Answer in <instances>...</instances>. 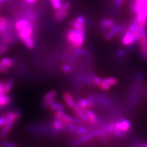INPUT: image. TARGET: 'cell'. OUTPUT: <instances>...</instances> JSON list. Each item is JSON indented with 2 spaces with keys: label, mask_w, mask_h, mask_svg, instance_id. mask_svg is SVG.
I'll list each match as a JSON object with an SVG mask.
<instances>
[{
  "label": "cell",
  "mask_w": 147,
  "mask_h": 147,
  "mask_svg": "<svg viewBox=\"0 0 147 147\" xmlns=\"http://www.w3.org/2000/svg\"><path fill=\"white\" fill-rule=\"evenodd\" d=\"M115 123H110L107 126V132L108 134H113L115 130Z\"/></svg>",
  "instance_id": "28"
},
{
  "label": "cell",
  "mask_w": 147,
  "mask_h": 147,
  "mask_svg": "<svg viewBox=\"0 0 147 147\" xmlns=\"http://www.w3.org/2000/svg\"><path fill=\"white\" fill-rule=\"evenodd\" d=\"M17 35L18 38L20 40L25 38H27V37H35V25H33L19 31L17 33Z\"/></svg>",
  "instance_id": "5"
},
{
  "label": "cell",
  "mask_w": 147,
  "mask_h": 147,
  "mask_svg": "<svg viewBox=\"0 0 147 147\" xmlns=\"http://www.w3.org/2000/svg\"><path fill=\"white\" fill-rule=\"evenodd\" d=\"M73 112L76 115L77 117L80 118L83 121L88 122V118L87 117L86 113L85 112V110L73 109Z\"/></svg>",
  "instance_id": "19"
},
{
  "label": "cell",
  "mask_w": 147,
  "mask_h": 147,
  "mask_svg": "<svg viewBox=\"0 0 147 147\" xmlns=\"http://www.w3.org/2000/svg\"><path fill=\"white\" fill-rule=\"evenodd\" d=\"M61 71L64 73H69L72 71V67L67 64H64L61 66Z\"/></svg>",
  "instance_id": "31"
},
{
  "label": "cell",
  "mask_w": 147,
  "mask_h": 147,
  "mask_svg": "<svg viewBox=\"0 0 147 147\" xmlns=\"http://www.w3.org/2000/svg\"><path fill=\"white\" fill-rule=\"evenodd\" d=\"M12 98L10 96L5 93H0V106L4 107L11 103Z\"/></svg>",
  "instance_id": "15"
},
{
  "label": "cell",
  "mask_w": 147,
  "mask_h": 147,
  "mask_svg": "<svg viewBox=\"0 0 147 147\" xmlns=\"http://www.w3.org/2000/svg\"><path fill=\"white\" fill-rule=\"evenodd\" d=\"M145 52L147 55V42H146V47H145Z\"/></svg>",
  "instance_id": "43"
},
{
  "label": "cell",
  "mask_w": 147,
  "mask_h": 147,
  "mask_svg": "<svg viewBox=\"0 0 147 147\" xmlns=\"http://www.w3.org/2000/svg\"><path fill=\"white\" fill-rule=\"evenodd\" d=\"M125 28L123 25H115L113 28L110 30L107 33L105 34L104 38L106 40H110L112 39L115 37L121 34Z\"/></svg>",
  "instance_id": "6"
},
{
  "label": "cell",
  "mask_w": 147,
  "mask_h": 147,
  "mask_svg": "<svg viewBox=\"0 0 147 147\" xmlns=\"http://www.w3.org/2000/svg\"><path fill=\"white\" fill-rule=\"evenodd\" d=\"M57 91L55 90H51L48 91L47 93H46L43 97V100H49L55 98V97L57 96Z\"/></svg>",
  "instance_id": "22"
},
{
  "label": "cell",
  "mask_w": 147,
  "mask_h": 147,
  "mask_svg": "<svg viewBox=\"0 0 147 147\" xmlns=\"http://www.w3.org/2000/svg\"><path fill=\"white\" fill-rule=\"evenodd\" d=\"M115 23L110 18H103L100 22V30L102 33H107L115 26Z\"/></svg>",
  "instance_id": "7"
},
{
  "label": "cell",
  "mask_w": 147,
  "mask_h": 147,
  "mask_svg": "<svg viewBox=\"0 0 147 147\" xmlns=\"http://www.w3.org/2000/svg\"><path fill=\"white\" fill-rule=\"evenodd\" d=\"M125 0H115L114 1V8L115 9H118L121 6L123 2Z\"/></svg>",
  "instance_id": "37"
},
{
  "label": "cell",
  "mask_w": 147,
  "mask_h": 147,
  "mask_svg": "<svg viewBox=\"0 0 147 147\" xmlns=\"http://www.w3.org/2000/svg\"><path fill=\"white\" fill-rule=\"evenodd\" d=\"M4 82H3L2 81H0V93H4Z\"/></svg>",
  "instance_id": "41"
},
{
  "label": "cell",
  "mask_w": 147,
  "mask_h": 147,
  "mask_svg": "<svg viewBox=\"0 0 147 147\" xmlns=\"http://www.w3.org/2000/svg\"><path fill=\"white\" fill-rule=\"evenodd\" d=\"M140 38V32L139 30L136 33H133L127 29L125 33L122 34L121 38V44L127 47H132L137 42H139Z\"/></svg>",
  "instance_id": "2"
},
{
  "label": "cell",
  "mask_w": 147,
  "mask_h": 147,
  "mask_svg": "<svg viewBox=\"0 0 147 147\" xmlns=\"http://www.w3.org/2000/svg\"><path fill=\"white\" fill-rule=\"evenodd\" d=\"M102 80L104 81L105 82H106L107 84L110 85V86H114L118 84V80L115 77H105L104 79H102Z\"/></svg>",
  "instance_id": "23"
},
{
  "label": "cell",
  "mask_w": 147,
  "mask_h": 147,
  "mask_svg": "<svg viewBox=\"0 0 147 147\" xmlns=\"http://www.w3.org/2000/svg\"><path fill=\"white\" fill-rule=\"evenodd\" d=\"M9 68L0 62V72L4 74H6L9 73Z\"/></svg>",
  "instance_id": "32"
},
{
  "label": "cell",
  "mask_w": 147,
  "mask_h": 147,
  "mask_svg": "<svg viewBox=\"0 0 147 147\" xmlns=\"http://www.w3.org/2000/svg\"><path fill=\"white\" fill-rule=\"evenodd\" d=\"M79 104L84 109H86V108H88V102H87V99L85 98L81 99L79 101Z\"/></svg>",
  "instance_id": "33"
},
{
  "label": "cell",
  "mask_w": 147,
  "mask_h": 147,
  "mask_svg": "<svg viewBox=\"0 0 147 147\" xmlns=\"http://www.w3.org/2000/svg\"><path fill=\"white\" fill-rule=\"evenodd\" d=\"M15 123H13L7 122L6 125L3 127L0 130V137L1 138L6 137L9 134V133L11 131Z\"/></svg>",
  "instance_id": "13"
},
{
  "label": "cell",
  "mask_w": 147,
  "mask_h": 147,
  "mask_svg": "<svg viewBox=\"0 0 147 147\" xmlns=\"http://www.w3.org/2000/svg\"><path fill=\"white\" fill-rule=\"evenodd\" d=\"M63 99L65 102L67 106L69 109H73L75 106L76 102L75 100H74L70 92L69 91H65L63 94Z\"/></svg>",
  "instance_id": "10"
},
{
  "label": "cell",
  "mask_w": 147,
  "mask_h": 147,
  "mask_svg": "<svg viewBox=\"0 0 147 147\" xmlns=\"http://www.w3.org/2000/svg\"><path fill=\"white\" fill-rule=\"evenodd\" d=\"M115 129L127 134L128 131L131 129V123L128 119H121V120L115 123Z\"/></svg>",
  "instance_id": "8"
},
{
  "label": "cell",
  "mask_w": 147,
  "mask_h": 147,
  "mask_svg": "<svg viewBox=\"0 0 147 147\" xmlns=\"http://www.w3.org/2000/svg\"><path fill=\"white\" fill-rule=\"evenodd\" d=\"M55 102V99H49V100H43L42 102V106L44 108L46 107H49L50 105H51L53 103Z\"/></svg>",
  "instance_id": "27"
},
{
  "label": "cell",
  "mask_w": 147,
  "mask_h": 147,
  "mask_svg": "<svg viewBox=\"0 0 147 147\" xmlns=\"http://www.w3.org/2000/svg\"><path fill=\"white\" fill-rule=\"evenodd\" d=\"M1 3H3V2H2V0H0V4H1Z\"/></svg>",
  "instance_id": "44"
},
{
  "label": "cell",
  "mask_w": 147,
  "mask_h": 147,
  "mask_svg": "<svg viewBox=\"0 0 147 147\" xmlns=\"http://www.w3.org/2000/svg\"><path fill=\"white\" fill-rule=\"evenodd\" d=\"M70 26H72L73 28H75L76 30H85V25L80 24V23L76 22V20L74 21H70L69 23Z\"/></svg>",
  "instance_id": "21"
},
{
  "label": "cell",
  "mask_w": 147,
  "mask_h": 147,
  "mask_svg": "<svg viewBox=\"0 0 147 147\" xmlns=\"http://www.w3.org/2000/svg\"><path fill=\"white\" fill-rule=\"evenodd\" d=\"M34 25V23L31 22L25 17H18L13 24V28L16 31L18 32L19 31L25 28L28 26Z\"/></svg>",
  "instance_id": "4"
},
{
  "label": "cell",
  "mask_w": 147,
  "mask_h": 147,
  "mask_svg": "<svg viewBox=\"0 0 147 147\" xmlns=\"http://www.w3.org/2000/svg\"><path fill=\"white\" fill-rule=\"evenodd\" d=\"M24 1L28 5H34L38 1V0H24Z\"/></svg>",
  "instance_id": "40"
},
{
  "label": "cell",
  "mask_w": 147,
  "mask_h": 147,
  "mask_svg": "<svg viewBox=\"0 0 147 147\" xmlns=\"http://www.w3.org/2000/svg\"><path fill=\"white\" fill-rule=\"evenodd\" d=\"M52 126L56 131H62L66 127V124L61 119H55L52 121Z\"/></svg>",
  "instance_id": "14"
},
{
  "label": "cell",
  "mask_w": 147,
  "mask_h": 147,
  "mask_svg": "<svg viewBox=\"0 0 147 147\" xmlns=\"http://www.w3.org/2000/svg\"><path fill=\"white\" fill-rule=\"evenodd\" d=\"M70 7V3L69 2L64 3L61 7L55 12V19L57 22H61L68 16V9Z\"/></svg>",
  "instance_id": "3"
},
{
  "label": "cell",
  "mask_w": 147,
  "mask_h": 147,
  "mask_svg": "<svg viewBox=\"0 0 147 147\" xmlns=\"http://www.w3.org/2000/svg\"><path fill=\"white\" fill-rule=\"evenodd\" d=\"M94 137V135L93 134V133L91 132L90 133H88V134H85L81 136L80 137L77 138V139L74 140L72 142V145H79L80 144H82L84 143H85V142H88Z\"/></svg>",
  "instance_id": "9"
},
{
  "label": "cell",
  "mask_w": 147,
  "mask_h": 147,
  "mask_svg": "<svg viewBox=\"0 0 147 147\" xmlns=\"http://www.w3.org/2000/svg\"><path fill=\"white\" fill-rule=\"evenodd\" d=\"M102 79H101L100 77L98 76H94L93 78V81L94 83V85H97V86H99L100 83L102 82Z\"/></svg>",
  "instance_id": "36"
},
{
  "label": "cell",
  "mask_w": 147,
  "mask_h": 147,
  "mask_svg": "<svg viewBox=\"0 0 147 147\" xmlns=\"http://www.w3.org/2000/svg\"><path fill=\"white\" fill-rule=\"evenodd\" d=\"M75 20H76V22H77L80 23V24H84V25H85L86 22V18H85L84 16H82L77 17L75 19Z\"/></svg>",
  "instance_id": "38"
},
{
  "label": "cell",
  "mask_w": 147,
  "mask_h": 147,
  "mask_svg": "<svg viewBox=\"0 0 147 147\" xmlns=\"http://www.w3.org/2000/svg\"><path fill=\"white\" fill-rule=\"evenodd\" d=\"M99 86L100 87V89H102L104 91H108V90H110V88H111V86L109 85L108 84H107L106 82H105L103 80H102V82L100 83V84Z\"/></svg>",
  "instance_id": "29"
},
{
  "label": "cell",
  "mask_w": 147,
  "mask_h": 147,
  "mask_svg": "<svg viewBox=\"0 0 147 147\" xmlns=\"http://www.w3.org/2000/svg\"><path fill=\"white\" fill-rule=\"evenodd\" d=\"M89 131H90V129H88V127H86L85 126H80V125L78 126L77 125L75 130L74 131L73 133L74 134L79 135V136H81L88 134V133H89Z\"/></svg>",
  "instance_id": "18"
},
{
  "label": "cell",
  "mask_w": 147,
  "mask_h": 147,
  "mask_svg": "<svg viewBox=\"0 0 147 147\" xmlns=\"http://www.w3.org/2000/svg\"><path fill=\"white\" fill-rule=\"evenodd\" d=\"M136 147H147V143L143 144V145H138Z\"/></svg>",
  "instance_id": "42"
},
{
  "label": "cell",
  "mask_w": 147,
  "mask_h": 147,
  "mask_svg": "<svg viewBox=\"0 0 147 147\" xmlns=\"http://www.w3.org/2000/svg\"><path fill=\"white\" fill-rule=\"evenodd\" d=\"M127 54V51L124 49H121L119 50L117 53L118 57L119 58H123L124 57H125Z\"/></svg>",
  "instance_id": "39"
},
{
  "label": "cell",
  "mask_w": 147,
  "mask_h": 147,
  "mask_svg": "<svg viewBox=\"0 0 147 147\" xmlns=\"http://www.w3.org/2000/svg\"><path fill=\"white\" fill-rule=\"evenodd\" d=\"M13 85H14V80L13 79H9L4 84V93L8 94L12 91Z\"/></svg>",
  "instance_id": "17"
},
{
  "label": "cell",
  "mask_w": 147,
  "mask_h": 147,
  "mask_svg": "<svg viewBox=\"0 0 147 147\" xmlns=\"http://www.w3.org/2000/svg\"><path fill=\"white\" fill-rule=\"evenodd\" d=\"M22 42L25 45V47L30 50L33 49L35 47V37L34 36H30L27 37L24 39L21 40Z\"/></svg>",
  "instance_id": "11"
},
{
  "label": "cell",
  "mask_w": 147,
  "mask_h": 147,
  "mask_svg": "<svg viewBox=\"0 0 147 147\" xmlns=\"http://www.w3.org/2000/svg\"><path fill=\"white\" fill-rule=\"evenodd\" d=\"M87 102H88V108L92 109L93 108L94 105V96L92 94H88L87 97Z\"/></svg>",
  "instance_id": "26"
},
{
  "label": "cell",
  "mask_w": 147,
  "mask_h": 147,
  "mask_svg": "<svg viewBox=\"0 0 147 147\" xmlns=\"http://www.w3.org/2000/svg\"><path fill=\"white\" fill-rule=\"evenodd\" d=\"M66 39L74 49H81L86 39V31L72 28L66 31Z\"/></svg>",
  "instance_id": "1"
},
{
  "label": "cell",
  "mask_w": 147,
  "mask_h": 147,
  "mask_svg": "<svg viewBox=\"0 0 147 147\" xmlns=\"http://www.w3.org/2000/svg\"><path fill=\"white\" fill-rule=\"evenodd\" d=\"M7 123V118L6 115V113L0 114V129L5 126Z\"/></svg>",
  "instance_id": "25"
},
{
  "label": "cell",
  "mask_w": 147,
  "mask_h": 147,
  "mask_svg": "<svg viewBox=\"0 0 147 147\" xmlns=\"http://www.w3.org/2000/svg\"><path fill=\"white\" fill-rule=\"evenodd\" d=\"M71 122L76 125H82L83 121L79 117H72Z\"/></svg>",
  "instance_id": "35"
},
{
  "label": "cell",
  "mask_w": 147,
  "mask_h": 147,
  "mask_svg": "<svg viewBox=\"0 0 147 147\" xmlns=\"http://www.w3.org/2000/svg\"><path fill=\"white\" fill-rule=\"evenodd\" d=\"M85 112L86 113L87 117L88 118V122L90 124L94 125V124H96L98 122L97 115H96L94 112L91 110V109H85Z\"/></svg>",
  "instance_id": "12"
},
{
  "label": "cell",
  "mask_w": 147,
  "mask_h": 147,
  "mask_svg": "<svg viewBox=\"0 0 147 147\" xmlns=\"http://www.w3.org/2000/svg\"><path fill=\"white\" fill-rule=\"evenodd\" d=\"M0 62H1L2 64H3L4 65H5L9 68L15 66L16 64V60L13 58H11V57H3L1 59H0Z\"/></svg>",
  "instance_id": "16"
},
{
  "label": "cell",
  "mask_w": 147,
  "mask_h": 147,
  "mask_svg": "<svg viewBox=\"0 0 147 147\" xmlns=\"http://www.w3.org/2000/svg\"><path fill=\"white\" fill-rule=\"evenodd\" d=\"M0 144H1V145L3 147H17V146L15 144H13L11 142H7V141L3 142L2 143H1Z\"/></svg>",
  "instance_id": "34"
},
{
  "label": "cell",
  "mask_w": 147,
  "mask_h": 147,
  "mask_svg": "<svg viewBox=\"0 0 147 147\" xmlns=\"http://www.w3.org/2000/svg\"><path fill=\"white\" fill-rule=\"evenodd\" d=\"M49 109L52 112H56L57 110H63L64 109V105L63 103L57 102L55 101L54 103H53L51 105H50L49 107Z\"/></svg>",
  "instance_id": "20"
},
{
  "label": "cell",
  "mask_w": 147,
  "mask_h": 147,
  "mask_svg": "<svg viewBox=\"0 0 147 147\" xmlns=\"http://www.w3.org/2000/svg\"><path fill=\"white\" fill-rule=\"evenodd\" d=\"M2 108H3V107H1V106H0V110H1Z\"/></svg>",
  "instance_id": "45"
},
{
  "label": "cell",
  "mask_w": 147,
  "mask_h": 147,
  "mask_svg": "<svg viewBox=\"0 0 147 147\" xmlns=\"http://www.w3.org/2000/svg\"><path fill=\"white\" fill-rule=\"evenodd\" d=\"M52 7L55 10H58L62 6L63 0H49Z\"/></svg>",
  "instance_id": "24"
},
{
  "label": "cell",
  "mask_w": 147,
  "mask_h": 147,
  "mask_svg": "<svg viewBox=\"0 0 147 147\" xmlns=\"http://www.w3.org/2000/svg\"><path fill=\"white\" fill-rule=\"evenodd\" d=\"M61 120H62L63 122L65 123L66 125L69 123H71V120H72V117L68 115L66 113H64L61 119Z\"/></svg>",
  "instance_id": "30"
}]
</instances>
